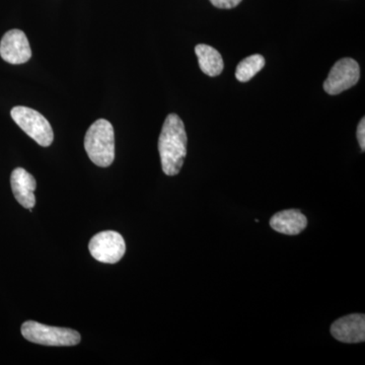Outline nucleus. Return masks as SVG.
<instances>
[{"label":"nucleus","mask_w":365,"mask_h":365,"mask_svg":"<svg viewBox=\"0 0 365 365\" xmlns=\"http://www.w3.org/2000/svg\"><path fill=\"white\" fill-rule=\"evenodd\" d=\"M187 143L184 122L177 114H170L165 118L158 138L160 162L167 176L179 174L187 155Z\"/></svg>","instance_id":"f257e3e1"},{"label":"nucleus","mask_w":365,"mask_h":365,"mask_svg":"<svg viewBox=\"0 0 365 365\" xmlns=\"http://www.w3.org/2000/svg\"><path fill=\"white\" fill-rule=\"evenodd\" d=\"M85 148L98 167H110L115 158V134L108 120L98 119L91 125L85 137Z\"/></svg>","instance_id":"f03ea898"},{"label":"nucleus","mask_w":365,"mask_h":365,"mask_svg":"<svg viewBox=\"0 0 365 365\" xmlns=\"http://www.w3.org/2000/svg\"><path fill=\"white\" fill-rule=\"evenodd\" d=\"M21 335L26 340L45 346H76L81 342V334L68 328L43 325L26 321L21 325Z\"/></svg>","instance_id":"7ed1b4c3"},{"label":"nucleus","mask_w":365,"mask_h":365,"mask_svg":"<svg viewBox=\"0 0 365 365\" xmlns=\"http://www.w3.org/2000/svg\"><path fill=\"white\" fill-rule=\"evenodd\" d=\"M11 118L26 135L34 139L39 145H51L54 134L51 124L39 112L31 108L16 106L11 112Z\"/></svg>","instance_id":"20e7f679"},{"label":"nucleus","mask_w":365,"mask_h":365,"mask_svg":"<svg viewBox=\"0 0 365 365\" xmlns=\"http://www.w3.org/2000/svg\"><path fill=\"white\" fill-rule=\"evenodd\" d=\"M88 250L96 260L106 264H115L123 258L126 244L119 232L106 230L91 237Z\"/></svg>","instance_id":"39448f33"},{"label":"nucleus","mask_w":365,"mask_h":365,"mask_svg":"<svg viewBox=\"0 0 365 365\" xmlns=\"http://www.w3.org/2000/svg\"><path fill=\"white\" fill-rule=\"evenodd\" d=\"M360 78L359 64L352 58L336 62L324 83V91L331 96L339 95L353 88Z\"/></svg>","instance_id":"423d86ee"},{"label":"nucleus","mask_w":365,"mask_h":365,"mask_svg":"<svg viewBox=\"0 0 365 365\" xmlns=\"http://www.w3.org/2000/svg\"><path fill=\"white\" fill-rule=\"evenodd\" d=\"M0 56L11 64H23L32 57V49L23 31L14 29L4 34L0 42Z\"/></svg>","instance_id":"0eeeda50"},{"label":"nucleus","mask_w":365,"mask_h":365,"mask_svg":"<svg viewBox=\"0 0 365 365\" xmlns=\"http://www.w3.org/2000/svg\"><path fill=\"white\" fill-rule=\"evenodd\" d=\"M331 334L336 340L347 343V344L364 342V314H348V316L337 319L331 326Z\"/></svg>","instance_id":"6e6552de"},{"label":"nucleus","mask_w":365,"mask_h":365,"mask_svg":"<svg viewBox=\"0 0 365 365\" xmlns=\"http://www.w3.org/2000/svg\"><path fill=\"white\" fill-rule=\"evenodd\" d=\"M11 185L14 198L23 207H35V190L37 182L30 173L26 172L23 168H16L11 173Z\"/></svg>","instance_id":"1a4fd4ad"},{"label":"nucleus","mask_w":365,"mask_h":365,"mask_svg":"<svg viewBox=\"0 0 365 365\" xmlns=\"http://www.w3.org/2000/svg\"><path fill=\"white\" fill-rule=\"evenodd\" d=\"M307 220L299 209H287L272 216L270 227L279 234L297 235L306 230Z\"/></svg>","instance_id":"9d476101"},{"label":"nucleus","mask_w":365,"mask_h":365,"mask_svg":"<svg viewBox=\"0 0 365 365\" xmlns=\"http://www.w3.org/2000/svg\"><path fill=\"white\" fill-rule=\"evenodd\" d=\"M199 66L206 76L215 78L222 74L225 63L222 54L211 46L199 44L195 47Z\"/></svg>","instance_id":"9b49d317"},{"label":"nucleus","mask_w":365,"mask_h":365,"mask_svg":"<svg viewBox=\"0 0 365 365\" xmlns=\"http://www.w3.org/2000/svg\"><path fill=\"white\" fill-rule=\"evenodd\" d=\"M265 58L260 54L252 55L240 62L235 71V78L241 83H248L265 66Z\"/></svg>","instance_id":"f8f14e48"},{"label":"nucleus","mask_w":365,"mask_h":365,"mask_svg":"<svg viewBox=\"0 0 365 365\" xmlns=\"http://www.w3.org/2000/svg\"><path fill=\"white\" fill-rule=\"evenodd\" d=\"M213 6L222 9H230L239 6L242 0H209Z\"/></svg>","instance_id":"ddd939ff"},{"label":"nucleus","mask_w":365,"mask_h":365,"mask_svg":"<svg viewBox=\"0 0 365 365\" xmlns=\"http://www.w3.org/2000/svg\"><path fill=\"white\" fill-rule=\"evenodd\" d=\"M357 139L361 150H365V118H362L361 121L359 122V127H357Z\"/></svg>","instance_id":"4468645a"}]
</instances>
